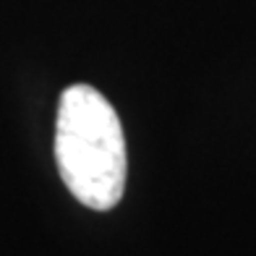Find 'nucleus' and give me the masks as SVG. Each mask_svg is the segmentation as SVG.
<instances>
[{
    "mask_svg": "<svg viewBox=\"0 0 256 256\" xmlns=\"http://www.w3.org/2000/svg\"><path fill=\"white\" fill-rule=\"evenodd\" d=\"M58 172L76 199L108 212L126 191V136L118 112L89 84L63 89L55 126Z\"/></svg>",
    "mask_w": 256,
    "mask_h": 256,
    "instance_id": "f257e3e1",
    "label": "nucleus"
}]
</instances>
